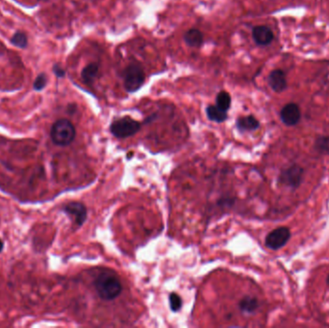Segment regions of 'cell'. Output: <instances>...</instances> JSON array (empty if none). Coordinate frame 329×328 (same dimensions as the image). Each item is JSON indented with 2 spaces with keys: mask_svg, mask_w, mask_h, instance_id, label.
I'll use <instances>...</instances> for the list:
<instances>
[{
  "mask_svg": "<svg viewBox=\"0 0 329 328\" xmlns=\"http://www.w3.org/2000/svg\"><path fill=\"white\" fill-rule=\"evenodd\" d=\"M97 295L103 300H113L120 296L122 291L119 277L111 272H101L95 281Z\"/></svg>",
  "mask_w": 329,
  "mask_h": 328,
  "instance_id": "6da1fadb",
  "label": "cell"
},
{
  "mask_svg": "<svg viewBox=\"0 0 329 328\" xmlns=\"http://www.w3.org/2000/svg\"><path fill=\"white\" fill-rule=\"evenodd\" d=\"M76 136V130L69 120L61 119L55 121L50 130L52 142L59 146H67L72 144Z\"/></svg>",
  "mask_w": 329,
  "mask_h": 328,
  "instance_id": "7a4b0ae2",
  "label": "cell"
},
{
  "mask_svg": "<svg viewBox=\"0 0 329 328\" xmlns=\"http://www.w3.org/2000/svg\"><path fill=\"white\" fill-rule=\"evenodd\" d=\"M123 85L127 93H135L143 87L145 80V73L141 64L132 63L128 64L122 72Z\"/></svg>",
  "mask_w": 329,
  "mask_h": 328,
  "instance_id": "3957f363",
  "label": "cell"
},
{
  "mask_svg": "<svg viewBox=\"0 0 329 328\" xmlns=\"http://www.w3.org/2000/svg\"><path fill=\"white\" fill-rule=\"evenodd\" d=\"M141 129V123L130 117H123L113 121L110 131L114 136L119 139H124L137 134Z\"/></svg>",
  "mask_w": 329,
  "mask_h": 328,
  "instance_id": "277c9868",
  "label": "cell"
},
{
  "mask_svg": "<svg viewBox=\"0 0 329 328\" xmlns=\"http://www.w3.org/2000/svg\"><path fill=\"white\" fill-rule=\"evenodd\" d=\"M291 238V231L287 227H278L266 237V246L270 249L277 250L284 247Z\"/></svg>",
  "mask_w": 329,
  "mask_h": 328,
  "instance_id": "5b68a950",
  "label": "cell"
},
{
  "mask_svg": "<svg viewBox=\"0 0 329 328\" xmlns=\"http://www.w3.org/2000/svg\"><path fill=\"white\" fill-rule=\"evenodd\" d=\"M63 211L67 215L72 216L74 223L78 226H81L86 222L87 216H88L86 206L83 203L77 202V201H73V202H70V203L65 204L63 208Z\"/></svg>",
  "mask_w": 329,
  "mask_h": 328,
  "instance_id": "8992f818",
  "label": "cell"
},
{
  "mask_svg": "<svg viewBox=\"0 0 329 328\" xmlns=\"http://www.w3.org/2000/svg\"><path fill=\"white\" fill-rule=\"evenodd\" d=\"M302 177H303V169L295 165L282 171L279 177V181L286 186L297 188L300 184Z\"/></svg>",
  "mask_w": 329,
  "mask_h": 328,
  "instance_id": "52a82bcc",
  "label": "cell"
},
{
  "mask_svg": "<svg viewBox=\"0 0 329 328\" xmlns=\"http://www.w3.org/2000/svg\"><path fill=\"white\" fill-rule=\"evenodd\" d=\"M301 113L300 109L296 103H289L285 105L280 112L282 122L287 126H294L300 120Z\"/></svg>",
  "mask_w": 329,
  "mask_h": 328,
  "instance_id": "ba28073f",
  "label": "cell"
},
{
  "mask_svg": "<svg viewBox=\"0 0 329 328\" xmlns=\"http://www.w3.org/2000/svg\"><path fill=\"white\" fill-rule=\"evenodd\" d=\"M273 33L269 27L260 25L253 28L252 30V38L258 46L265 47L270 45L273 40Z\"/></svg>",
  "mask_w": 329,
  "mask_h": 328,
  "instance_id": "9c48e42d",
  "label": "cell"
},
{
  "mask_svg": "<svg viewBox=\"0 0 329 328\" xmlns=\"http://www.w3.org/2000/svg\"><path fill=\"white\" fill-rule=\"evenodd\" d=\"M269 85L275 93H282L287 87L286 75L282 70H274L269 75Z\"/></svg>",
  "mask_w": 329,
  "mask_h": 328,
  "instance_id": "30bf717a",
  "label": "cell"
},
{
  "mask_svg": "<svg viewBox=\"0 0 329 328\" xmlns=\"http://www.w3.org/2000/svg\"><path fill=\"white\" fill-rule=\"evenodd\" d=\"M184 40L190 48H201L203 43V34L201 30L192 28L184 34Z\"/></svg>",
  "mask_w": 329,
  "mask_h": 328,
  "instance_id": "8fae6325",
  "label": "cell"
},
{
  "mask_svg": "<svg viewBox=\"0 0 329 328\" xmlns=\"http://www.w3.org/2000/svg\"><path fill=\"white\" fill-rule=\"evenodd\" d=\"M99 65L96 63L87 64L81 72V79L86 85H92L97 79Z\"/></svg>",
  "mask_w": 329,
  "mask_h": 328,
  "instance_id": "7c38bea8",
  "label": "cell"
},
{
  "mask_svg": "<svg viewBox=\"0 0 329 328\" xmlns=\"http://www.w3.org/2000/svg\"><path fill=\"white\" fill-rule=\"evenodd\" d=\"M236 125L240 131H253L259 128L260 122L258 121L255 117L253 116H246V117H241L237 120Z\"/></svg>",
  "mask_w": 329,
  "mask_h": 328,
  "instance_id": "4fadbf2b",
  "label": "cell"
},
{
  "mask_svg": "<svg viewBox=\"0 0 329 328\" xmlns=\"http://www.w3.org/2000/svg\"><path fill=\"white\" fill-rule=\"evenodd\" d=\"M206 114H207L209 120L215 121V122H218V123L224 122L228 118L227 112L220 109L217 105H209L208 107L206 108Z\"/></svg>",
  "mask_w": 329,
  "mask_h": 328,
  "instance_id": "5bb4252c",
  "label": "cell"
},
{
  "mask_svg": "<svg viewBox=\"0 0 329 328\" xmlns=\"http://www.w3.org/2000/svg\"><path fill=\"white\" fill-rule=\"evenodd\" d=\"M258 307H259L258 300L255 297H252V296H245L239 303V308L243 313L255 312Z\"/></svg>",
  "mask_w": 329,
  "mask_h": 328,
  "instance_id": "9a60e30c",
  "label": "cell"
},
{
  "mask_svg": "<svg viewBox=\"0 0 329 328\" xmlns=\"http://www.w3.org/2000/svg\"><path fill=\"white\" fill-rule=\"evenodd\" d=\"M216 105L223 111L227 112L231 106V96L229 93L222 91L216 96Z\"/></svg>",
  "mask_w": 329,
  "mask_h": 328,
  "instance_id": "2e32d148",
  "label": "cell"
},
{
  "mask_svg": "<svg viewBox=\"0 0 329 328\" xmlns=\"http://www.w3.org/2000/svg\"><path fill=\"white\" fill-rule=\"evenodd\" d=\"M11 41L14 46H16V48H25L28 45V38L25 33L17 31L11 38Z\"/></svg>",
  "mask_w": 329,
  "mask_h": 328,
  "instance_id": "e0dca14e",
  "label": "cell"
},
{
  "mask_svg": "<svg viewBox=\"0 0 329 328\" xmlns=\"http://www.w3.org/2000/svg\"><path fill=\"white\" fill-rule=\"evenodd\" d=\"M316 149L321 153H329V137H320L315 143Z\"/></svg>",
  "mask_w": 329,
  "mask_h": 328,
  "instance_id": "ac0fdd59",
  "label": "cell"
},
{
  "mask_svg": "<svg viewBox=\"0 0 329 328\" xmlns=\"http://www.w3.org/2000/svg\"><path fill=\"white\" fill-rule=\"evenodd\" d=\"M169 300L170 309L173 312H177L180 310V308L182 306V299L180 296H178L177 294H170Z\"/></svg>",
  "mask_w": 329,
  "mask_h": 328,
  "instance_id": "d6986e66",
  "label": "cell"
},
{
  "mask_svg": "<svg viewBox=\"0 0 329 328\" xmlns=\"http://www.w3.org/2000/svg\"><path fill=\"white\" fill-rule=\"evenodd\" d=\"M47 83H48V77L45 73H40V75L37 76L36 80L34 82L33 84V87H34V90L36 91H41L42 89H45V87L47 86Z\"/></svg>",
  "mask_w": 329,
  "mask_h": 328,
  "instance_id": "ffe728a7",
  "label": "cell"
},
{
  "mask_svg": "<svg viewBox=\"0 0 329 328\" xmlns=\"http://www.w3.org/2000/svg\"><path fill=\"white\" fill-rule=\"evenodd\" d=\"M53 72L56 74V76L60 77V78L64 77V74H65L64 69L61 68L59 64H55V65L53 67Z\"/></svg>",
  "mask_w": 329,
  "mask_h": 328,
  "instance_id": "44dd1931",
  "label": "cell"
},
{
  "mask_svg": "<svg viewBox=\"0 0 329 328\" xmlns=\"http://www.w3.org/2000/svg\"><path fill=\"white\" fill-rule=\"evenodd\" d=\"M3 249H4V243H3V240H1V238H0V253L2 252Z\"/></svg>",
  "mask_w": 329,
  "mask_h": 328,
  "instance_id": "7402d4cb",
  "label": "cell"
},
{
  "mask_svg": "<svg viewBox=\"0 0 329 328\" xmlns=\"http://www.w3.org/2000/svg\"><path fill=\"white\" fill-rule=\"evenodd\" d=\"M327 283H328V285H329V275H328V277H327Z\"/></svg>",
  "mask_w": 329,
  "mask_h": 328,
  "instance_id": "603a6c76",
  "label": "cell"
}]
</instances>
